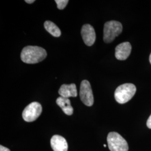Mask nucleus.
I'll return each instance as SVG.
<instances>
[{
  "instance_id": "nucleus-14",
  "label": "nucleus",
  "mask_w": 151,
  "mask_h": 151,
  "mask_svg": "<svg viewBox=\"0 0 151 151\" xmlns=\"http://www.w3.org/2000/svg\"><path fill=\"white\" fill-rule=\"evenodd\" d=\"M147 127H148V128L151 129V115H150V116L149 117V118L147 120Z\"/></svg>"
},
{
  "instance_id": "nucleus-5",
  "label": "nucleus",
  "mask_w": 151,
  "mask_h": 151,
  "mask_svg": "<svg viewBox=\"0 0 151 151\" xmlns=\"http://www.w3.org/2000/svg\"><path fill=\"white\" fill-rule=\"evenodd\" d=\"M42 112V107L40 103L32 102L24 109L22 112V118L27 122L35 121Z\"/></svg>"
},
{
  "instance_id": "nucleus-10",
  "label": "nucleus",
  "mask_w": 151,
  "mask_h": 151,
  "mask_svg": "<svg viewBox=\"0 0 151 151\" xmlns=\"http://www.w3.org/2000/svg\"><path fill=\"white\" fill-rule=\"evenodd\" d=\"M58 93L61 97L68 99L70 97H75L77 96V88L75 83L62 85L60 87Z\"/></svg>"
},
{
  "instance_id": "nucleus-12",
  "label": "nucleus",
  "mask_w": 151,
  "mask_h": 151,
  "mask_svg": "<svg viewBox=\"0 0 151 151\" xmlns=\"http://www.w3.org/2000/svg\"><path fill=\"white\" fill-rule=\"evenodd\" d=\"M45 30L54 37H60L61 35V32L54 22L50 21H46L44 24Z\"/></svg>"
},
{
  "instance_id": "nucleus-16",
  "label": "nucleus",
  "mask_w": 151,
  "mask_h": 151,
  "mask_svg": "<svg viewBox=\"0 0 151 151\" xmlns=\"http://www.w3.org/2000/svg\"><path fill=\"white\" fill-rule=\"evenodd\" d=\"M35 1L34 0H31V1H29V0H25V2H27V4H32L33 2H34Z\"/></svg>"
},
{
  "instance_id": "nucleus-6",
  "label": "nucleus",
  "mask_w": 151,
  "mask_h": 151,
  "mask_svg": "<svg viewBox=\"0 0 151 151\" xmlns=\"http://www.w3.org/2000/svg\"><path fill=\"white\" fill-rule=\"evenodd\" d=\"M80 96L82 102L87 106H91L93 104L94 100L91 86L87 80H83L81 82Z\"/></svg>"
},
{
  "instance_id": "nucleus-2",
  "label": "nucleus",
  "mask_w": 151,
  "mask_h": 151,
  "mask_svg": "<svg viewBox=\"0 0 151 151\" xmlns=\"http://www.w3.org/2000/svg\"><path fill=\"white\" fill-rule=\"evenodd\" d=\"M136 87L132 83H125L118 87L114 93L116 101L121 104L127 103L134 96Z\"/></svg>"
},
{
  "instance_id": "nucleus-8",
  "label": "nucleus",
  "mask_w": 151,
  "mask_h": 151,
  "mask_svg": "<svg viewBox=\"0 0 151 151\" xmlns=\"http://www.w3.org/2000/svg\"><path fill=\"white\" fill-rule=\"evenodd\" d=\"M132 50V45L129 42L119 44L115 48V57L117 60H124L129 56Z\"/></svg>"
},
{
  "instance_id": "nucleus-18",
  "label": "nucleus",
  "mask_w": 151,
  "mask_h": 151,
  "mask_svg": "<svg viewBox=\"0 0 151 151\" xmlns=\"http://www.w3.org/2000/svg\"><path fill=\"white\" fill-rule=\"evenodd\" d=\"M104 147L105 148V147H106V145H104Z\"/></svg>"
},
{
  "instance_id": "nucleus-9",
  "label": "nucleus",
  "mask_w": 151,
  "mask_h": 151,
  "mask_svg": "<svg viewBox=\"0 0 151 151\" xmlns=\"http://www.w3.org/2000/svg\"><path fill=\"white\" fill-rule=\"evenodd\" d=\"M50 145L54 151H68V144L65 138L59 135H54L50 139Z\"/></svg>"
},
{
  "instance_id": "nucleus-11",
  "label": "nucleus",
  "mask_w": 151,
  "mask_h": 151,
  "mask_svg": "<svg viewBox=\"0 0 151 151\" xmlns=\"http://www.w3.org/2000/svg\"><path fill=\"white\" fill-rule=\"evenodd\" d=\"M56 103L66 115H71L73 113V108L70 105L69 99L60 96L57 98Z\"/></svg>"
},
{
  "instance_id": "nucleus-13",
  "label": "nucleus",
  "mask_w": 151,
  "mask_h": 151,
  "mask_svg": "<svg viewBox=\"0 0 151 151\" xmlns=\"http://www.w3.org/2000/svg\"><path fill=\"white\" fill-rule=\"evenodd\" d=\"M55 2L57 5V7L60 10L64 9L69 2L68 0H55Z\"/></svg>"
},
{
  "instance_id": "nucleus-7",
  "label": "nucleus",
  "mask_w": 151,
  "mask_h": 151,
  "mask_svg": "<svg viewBox=\"0 0 151 151\" xmlns=\"http://www.w3.org/2000/svg\"><path fill=\"white\" fill-rule=\"evenodd\" d=\"M81 35L84 43L87 46H92L96 40V33L93 27L90 24L83 25L81 29Z\"/></svg>"
},
{
  "instance_id": "nucleus-15",
  "label": "nucleus",
  "mask_w": 151,
  "mask_h": 151,
  "mask_svg": "<svg viewBox=\"0 0 151 151\" xmlns=\"http://www.w3.org/2000/svg\"><path fill=\"white\" fill-rule=\"evenodd\" d=\"M0 151H10V150L9 148H6L5 147L1 145L0 146Z\"/></svg>"
},
{
  "instance_id": "nucleus-17",
  "label": "nucleus",
  "mask_w": 151,
  "mask_h": 151,
  "mask_svg": "<svg viewBox=\"0 0 151 151\" xmlns=\"http://www.w3.org/2000/svg\"><path fill=\"white\" fill-rule=\"evenodd\" d=\"M150 63L151 64V53L150 54Z\"/></svg>"
},
{
  "instance_id": "nucleus-3",
  "label": "nucleus",
  "mask_w": 151,
  "mask_h": 151,
  "mask_svg": "<svg viewBox=\"0 0 151 151\" xmlns=\"http://www.w3.org/2000/svg\"><path fill=\"white\" fill-rule=\"evenodd\" d=\"M122 30L123 26L120 22L114 20L106 22L104 27V41L106 43H111Z\"/></svg>"
},
{
  "instance_id": "nucleus-1",
  "label": "nucleus",
  "mask_w": 151,
  "mask_h": 151,
  "mask_svg": "<svg viewBox=\"0 0 151 151\" xmlns=\"http://www.w3.org/2000/svg\"><path fill=\"white\" fill-rule=\"evenodd\" d=\"M47 53L44 49L38 46H27L22 50L21 59L27 64H35L43 61Z\"/></svg>"
},
{
  "instance_id": "nucleus-4",
  "label": "nucleus",
  "mask_w": 151,
  "mask_h": 151,
  "mask_svg": "<svg viewBox=\"0 0 151 151\" xmlns=\"http://www.w3.org/2000/svg\"><path fill=\"white\" fill-rule=\"evenodd\" d=\"M107 142L110 151H128L129 147L127 142L116 132L109 133L107 137Z\"/></svg>"
}]
</instances>
